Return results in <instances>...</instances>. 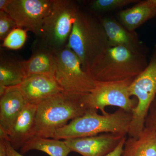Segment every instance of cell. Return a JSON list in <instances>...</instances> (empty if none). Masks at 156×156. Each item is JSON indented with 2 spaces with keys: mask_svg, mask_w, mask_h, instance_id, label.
Returning a JSON list of instances; mask_svg holds the SVG:
<instances>
[{
  "mask_svg": "<svg viewBox=\"0 0 156 156\" xmlns=\"http://www.w3.org/2000/svg\"><path fill=\"white\" fill-rule=\"evenodd\" d=\"M144 128L153 130L156 133V98L154 101L146 118Z\"/></svg>",
  "mask_w": 156,
  "mask_h": 156,
  "instance_id": "603a6c76",
  "label": "cell"
},
{
  "mask_svg": "<svg viewBox=\"0 0 156 156\" xmlns=\"http://www.w3.org/2000/svg\"><path fill=\"white\" fill-rule=\"evenodd\" d=\"M56 63V54L42 44L28 60L20 61L24 79L38 75L54 76Z\"/></svg>",
  "mask_w": 156,
  "mask_h": 156,
  "instance_id": "5bb4252c",
  "label": "cell"
},
{
  "mask_svg": "<svg viewBox=\"0 0 156 156\" xmlns=\"http://www.w3.org/2000/svg\"><path fill=\"white\" fill-rule=\"evenodd\" d=\"M66 47L74 52L83 70L89 73L93 65L110 48L100 19L79 10Z\"/></svg>",
  "mask_w": 156,
  "mask_h": 156,
  "instance_id": "6da1fadb",
  "label": "cell"
},
{
  "mask_svg": "<svg viewBox=\"0 0 156 156\" xmlns=\"http://www.w3.org/2000/svg\"><path fill=\"white\" fill-rule=\"evenodd\" d=\"M84 95L62 92L38 105L34 136L52 138L69 121L84 114L87 110L82 102Z\"/></svg>",
  "mask_w": 156,
  "mask_h": 156,
  "instance_id": "3957f363",
  "label": "cell"
},
{
  "mask_svg": "<svg viewBox=\"0 0 156 156\" xmlns=\"http://www.w3.org/2000/svg\"><path fill=\"white\" fill-rule=\"evenodd\" d=\"M24 80L20 61L1 57L0 85L6 87H15Z\"/></svg>",
  "mask_w": 156,
  "mask_h": 156,
  "instance_id": "d6986e66",
  "label": "cell"
},
{
  "mask_svg": "<svg viewBox=\"0 0 156 156\" xmlns=\"http://www.w3.org/2000/svg\"><path fill=\"white\" fill-rule=\"evenodd\" d=\"M106 33L110 48L123 47L132 52L141 53L137 37L123 25L110 18L100 19Z\"/></svg>",
  "mask_w": 156,
  "mask_h": 156,
  "instance_id": "9a60e30c",
  "label": "cell"
},
{
  "mask_svg": "<svg viewBox=\"0 0 156 156\" xmlns=\"http://www.w3.org/2000/svg\"><path fill=\"white\" fill-rule=\"evenodd\" d=\"M0 156H7L5 140L0 139Z\"/></svg>",
  "mask_w": 156,
  "mask_h": 156,
  "instance_id": "484cf974",
  "label": "cell"
},
{
  "mask_svg": "<svg viewBox=\"0 0 156 156\" xmlns=\"http://www.w3.org/2000/svg\"><path fill=\"white\" fill-rule=\"evenodd\" d=\"M27 31L20 27L13 29L4 39L1 46L11 50H19L25 44L27 40Z\"/></svg>",
  "mask_w": 156,
  "mask_h": 156,
  "instance_id": "ffe728a7",
  "label": "cell"
},
{
  "mask_svg": "<svg viewBox=\"0 0 156 156\" xmlns=\"http://www.w3.org/2000/svg\"><path fill=\"white\" fill-rule=\"evenodd\" d=\"M7 156H24L18 153L11 145L9 140H5Z\"/></svg>",
  "mask_w": 156,
  "mask_h": 156,
  "instance_id": "d4e9b609",
  "label": "cell"
},
{
  "mask_svg": "<svg viewBox=\"0 0 156 156\" xmlns=\"http://www.w3.org/2000/svg\"><path fill=\"white\" fill-rule=\"evenodd\" d=\"M28 104L37 105L45 99L64 92L55 76L38 75L26 78L17 86Z\"/></svg>",
  "mask_w": 156,
  "mask_h": 156,
  "instance_id": "8fae6325",
  "label": "cell"
},
{
  "mask_svg": "<svg viewBox=\"0 0 156 156\" xmlns=\"http://www.w3.org/2000/svg\"><path fill=\"white\" fill-rule=\"evenodd\" d=\"M122 156H156V133L144 128L137 138L126 139Z\"/></svg>",
  "mask_w": 156,
  "mask_h": 156,
  "instance_id": "e0dca14e",
  "label": "cell"
},
{
  "mask_svg": "<svg viewBox=\"0 0 156 156\" xmlns=\"http://www.w3.org/2000/svg\"><path fill=\"white\" fill-rule=\"evenodd\" d=\"M130 96L137 98L132 112L128 135L137 138L144 128L148 112L156 97V51L145 69L134 79L128 88Z\"/></svg>",
  "mask_w": 156,
  "mask_h": 156,
  "instance_id": "8992f818",
  "label": "cell"
},
{
  "mask_svg": "<svg viewBox=\"0 0 156 156\" xmlns=\"http://www.w3.org/2000/svg\"><path fill=\"white\" fill-rule=\"evenodd\" d=\"M10 0H0V11H5Z\"/></svg>",
  "mask_w": 156,
  "mask_h": 156,
  "instance_id": "4316f807",
  "label": "cell"
},
{
  "mask_svg": "<svg viewBox=\"0 0 156 156\" xmlns=\"http://www.w3.org/2000/svg\"><path fill=\"white\" fill-rule=\"evenodd\" d=\"M151 1L153 5L156 8V0H151Z\"/></svg>",
  "mask_w": 156,
  "mask_h": 156,
  "instance_id": "83f0119b",
  "label": "cell"
},
{
  "mask_svg": "<svg viewBox=\"0 0 156 156\" xmlns=\"http://www.w3.org/2000/svg\"><path fill=\"white\" fill-rule=\"evenodd\" d=\"M37 108V105L28 104L9 131V142L16 151L34 136Z\"/></svg>",
  "mask_w": 156,
  "mask_h": 156,
  "instance_id": "4fadbf2b",
  "label": "cell"
},
{
  "mask_svg": "<svg viewBox=\"0 0 156 156\" xmlns=\"http://www.w3.org/2000/svg\"><path fill=\"white\" fill-rule=\"evenodd\" d=\"M125 136L103 133L64 140L71 152L83 156H105L114 150Z\"/></svg>",
  "mask_w": 156,
  "mask_h": 156,
  "instance_id": "30bf717a",
  "label": "cell"
},
{
  "mask_svg": "<svg viewBox=\"0 0 156 156\" xmlns=\"http://www.w3.org/2000/svg\"><path fill=\"white\" fill-rule=\"evenodd\" d=\"M147 65L142 53L125 47H112L95 62L89 73L95 81L117 82L134 79Z\"/></svg>",
  "mask_w": 156,
  "mask_h": 156,
  "instance_id": "277c9868",
  "label": "cell"
},
{
  "mask_svg": "<svg viewBox=\"0 0 156 156\" xmlns=\"http://www.w3.org/2000/svg\"><path fill=\"white\" fill-rule=\"evenodd\" d=\"M17 27L16 23L5 11H0V39L4 41L13 29Z\"/></svg>",
  "mask_w": 156,
  "mask_h": 156,
  "instance_id": "7402d4cb",
  "label": "cell"
},
{
  "mask_svg": "<svg viewBox=\"0 0 156 156\" xmlns=\"http://www.w3.org/2000/svg\"><path fill=\"white\" fill-rule=\"evenodd\" d=\"M55 54L54 76L64 92L84 95L95 88V81L83 70L80 59L73 51L66 47Z\"/></svg>",
  "mask_w": 156,
  "mask_h": 156,
  "instance_id": "52a82bcc",
  "label": "cell"
},
{
  "mask_svg": "<svg viewBox=\"0 0 156 156\" xmlns=\"http://www.w3.org/2000/svg\"><path fill=\"white\" fill-rule=\"evenodd\" d=\"M126 139H127V136H124L121 140L119 144L116 147L114 150L105 156H122L123 148H124V144H125Z\"/></svg>",
  "mask_w": 156,
  "mask_h": 156,
  "instance_id": "cb8c5ba5",
  "label": "cell"
},
{
  "mask_svg": "<svg viewBox=\"0 0 156 156\" xmlns=\"http://www.w3.org/2000/svg\"><path fill=\"white\" fill-rule=\"evenodd\" d=\"M79 9L71 0H53L45 18L40 38L41 44L54 53L67 46Z\"/></svg>",
  "mask_w": 156,
  "mask_h": 156,
  "instance_id": "5b68a950",
  "label": "cell"
},
{
  "mask_svg": "<svg viewBox=\"0 0 156 156\" xmlns=\"http://www.w3.org/2000/svg\"><path fill=\"white\" fill-rule=\"evenodd\" d=\"M44 152L50 156H68L71 152L64 140L34 136L20 148L21 153L31 150Z\"/></svg>",
  "mask_w": 156,
  "mask_h": 156,
  "instance_id": "ac0fdd59",
  "label": "cell"
},
{
  "mask_svg": "<svg viewBox=\"0 0 156 156\" xmlns=\"http://www.w3.org/2000/svg\"><path fill=\"white\" fill-rule=\"evenodd\" d=\"M16 87H8L0 98V128L8 134L15 120L28 104Z\"/></svg>",
  "mask_w": 156,
  "mask_h": 156,
  "instance_id": "7c38bea8",
  "label": "cell"
},
{
  "mask_svg": "<svg viewBox=\"0 0 156 156\" xmlns=\"http://www.w3.org/2000/svg\"><path fill=\"white\" fill-rule=\"evenodd\" d=\"M139 2L138 0H95L91 2L90 7L93 11L104 12L121 9Z\"/></svg>",
  "mask_w": 156,
  "mask_h": 156,
  "instance_id": "44dd1931",
  "label": "cell"
},
{
  "mask_svg": "<svg viewBox=\"0 0 156 156\" xmlns=\"http://www.w3.org/2000/svg\"><path fill=\"white\" fill-rule=\"evenodd\" d=\"M97 110L87 109L85 113L59 128L52 137L66 140L112 133L122 136L128 134L132 112L119 108L114 112L99 115Z\"/></svg>",
  "mask_w": 156,
  "mask_h": 156,
  "instance_id": "7a4b0ae2",
  "label": "cell"
},
{
  "mask_svg": "<svg viewBox=\"0 0 156 156\" xmlns=\"http://www.w3.org/2000/svg\"><path fill=\"white\" fill-rule=\"evenodd\" d=\"M53 0H10L5 12L17 27L25 28L41 37L45 18L51 11Z\"/></svg>",
  "mask_w": 156,
  "mask_h": 156,
  "instance_id": "9c48e42d",
  "label": "cell"
},
{
  "mask_svg": "<svg viewBox=\"0 0 156 156\" xmlns=\"http://www.w3.org/2000/svg\"><path fill=\"white\" fill-rule=\"evenodd\" d=\"M155 17L156 8L151 0L139 2L136 5L123 10L119 14L121 24L132 33L147 20Z\"/></svg>",
  "mask_w": 156,
  "mask_h": 156,
  "instance_id": "2e32d148",
  "label": "cell"
},
{
  "mask_svg": "<svg viewBox=\"0 0 156 156\" xmlns=\"http://www.w3.org/2000/svg\"><path fill=\"white\" fill-rule=\"evenodd\" d=\"M134 79L117 82L95 81V88L84 95L82 102L87 109L99 110L102 115L108 113L105 108L109 106L118 107L132 112L137 105V100L131 98L128 88Z\"/></svg>",
  "mask_w": 156,
  "mask_h": 156,
  "instance_id": "ba28073f",
  "label": "cell"
}]
</instances>
